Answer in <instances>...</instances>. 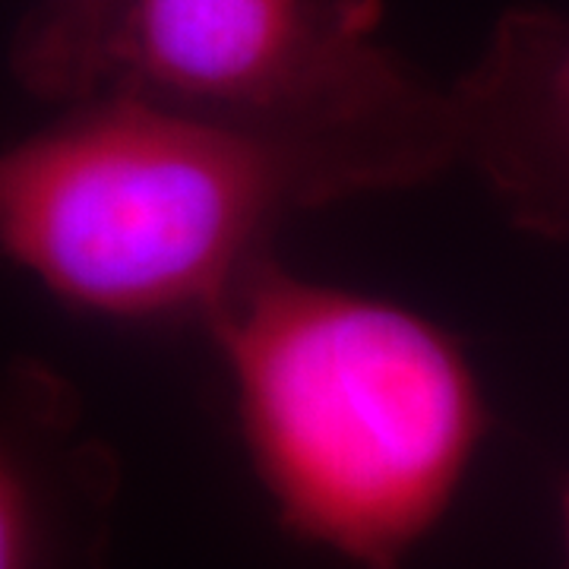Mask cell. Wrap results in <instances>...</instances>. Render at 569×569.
<instances>
[{
	"instance_id": "7",
	"label": "cell",
	"mask_w": 569,
	"mask_h": 569,
	"mask_svg": "<svg viewBox=\"0 0 569 569\" xmlns=\"http://www.w3.org/2000/svg\"><path fill=\"white\" fill-rule=\"evenodd\" d=\"M560 529H563V550H567V563H569V481L563 493H560Z\"/></svg>"
},
{
	"instance_id": "2",
	"label": "cell",
	"mask_w": 569,
	"mask_h": 569,
	"mask_svg": "<svg viewBox=\"0 0 569 569\" xmlns=\"http://www.w3.org/2000/svg\"><path fill=\"white\" fill-rule=\"evenodd\" d=\"M355 193L313 149L102 89L3 152L0 238L86 313L203 317L284 216Z\"/></svg>"
},
{
	"instance_id": "5",
	"label": "cell",
	"mask_w": 569,
	"mask_h": 569,
	"mask_svg": "<svg viewBox=\"0 0 569 569\" xmlns=\"http://www.w3.org/2000/svg\"><path fill=\"white\" fill-rule=\"evenodd\" d=\"M118 488V456L82 427L70 380L17 358L0 406V569H108Z\"/></svg>"
},
{
	"instance_id": "4",
	"label": "cell",
	"mask_w": 569,
	"mask_h": 569,
	"mask_svg": "<svg viewBox=\"0 0 569 569\" xmlns=\"http://www.w3.org/2000/svg\"><path fill=\"white\" fill-rule=\"evenodd\" d=\"M468 164L519 231L569 241V20L512 7L449 86Z\"/></svg>"
},
{
	"instance_id": "3",
	"label": "cell",
	"mask_w": 569,
	"mask_h": 569,
	"mask_svg": "<svg viewBox=\"0 0 569 569\" xmlns=\"http://www.w3.org/2000/svg\"><path fill=\"white\" fill-rule=\"evenodd\" d=\"M380 20V0H130L104 89L313 149L365 193L411 187L459 164V127Z\"/></svg>"
},
{
	"instance_id": "6",
	"label": "cell",
	"mask_w": 569,
	"mask_h": 569,
	"mask_svg": "<svg viewBox=\"0 0 569 569\" xmlns=\"http://www.w3.org/2000/svg\"><path fill=\"white\" fill-rule=\"evenodd\" d=\"M130 0H29L10 70L29 96L67 104L99 96L114 63Z\"/></svg>"
},
{
	"instance_id": "1",
	"label": "cell",
	"mask_w": 569,
	"mask_h": 569,
	"mask_svg": "<svg viewBox=\"0 0 569 569\" xmlns=\"http://www.w3.org/2000/svg\"><path fill=\"white\" fill-rule=\"evenodd\" d=\"M200 320L284 529L365 569L402 567L488 433L462 346L408 307L310 282L272 253Z\"/></svg>"
}]
</instances>
